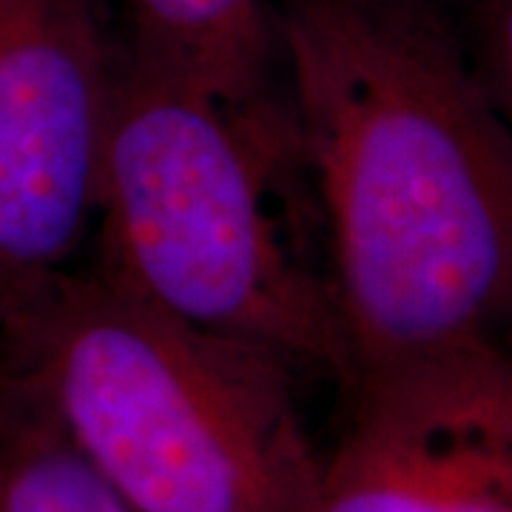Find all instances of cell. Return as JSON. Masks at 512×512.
<instances>
[{
	"label": "cell",
	"mask_w": 512,
	"mask_h": 512,
	"mask_svg": "<svg viewBox=\"0 0 512 512\" xmlns=\"http://www.w3.org/2000/svg\"><path fill=\"white\" fill-rule=\"evenodd\" d=\"M305 180L288 100L228 97L123 46L94 265L191 328L345 382Z\"/></svg>",
	"instance_id": "7a4b0ae2"
},
{
	"label": "cell",
	"mask_w": 512,
	"mask_h": 512,
	"mask_svg": "<svg viewBox=\"0 0 512 512\" xmlns=\"http://www.w3.org/2000/svg\"><path fill=\"white\" fill-rule=\"evenodd\" d=\"M311 512H512V350L356 379Z\"/></svg>",
	"instance_id": "5b68a950"
},
{
	"label": "cell",
	"mask_w": 512,
	"mask_h": 512,
	"mask_svg": "<svg viewBox=\"0 0 512 512\" xmlns=\"http://www.w3.org/2000/svg\"><path fill=\"white\" fill-rule=\"evenodd\" d=\"M345 387L512 350V131L436 0H279Z\"/></svg>",
	"instance_id": "6da1fadb"
},
{
	"label": "cell",
	"mask_w": 512,
	"mask_h": 512,
	"mask_svg": "<svg viewBox=\"0 0 512 512\" xmlns=\"http://www.w3.org/2000/svg\"><path fill=\"white\" fill-rule=\"evenodd\" d=\"M484 89L512 131V0H476L467 43Z\"/></svg>",
	"instance_id": "ba28073f"
},
{
	"label": "cell",
	"mask_w": 512,
	"mask_h": 512,
	"mask_svg": "<svg viewBox=\"0 0 512 512\" xmlns=\"http://www.w3.org/2000/svg\"><path fill=\"white\" fill-rule=\"evenodd\" d=\"M0 396L143 512H311L288 362L157 311L97 265L0 311Z\"/></svg>",
	"instance_id": "3957f363"
},
{
	"label": "cell",
	"mask_w": 512,
	"mask_h": 512,
	"mask_svg": "<svg viewBox=\"0 0 512 512\" xmlns=\"http://www.w3.org/2000/svg\"><path fill=\"white\" fill-rule=\"evenodd\" d=\"M0 512H143L49 424L0 396Z\"/></svg>",
	"instance_id": "52a82bcc"
},
{
	"label": "cell",
	"mask_w": 512,
	"mask_h": 512,
	"mask_svg": "<svg viewBox=\"0 0 512 512\" xmlns=\"http://www.w3.org/2000/svg\"><path fill=\"white\" fill-rule=\"evenodd\" d=\"M120 66L103 0H0V311L94 234Z\"/></svg>",
	"instance_id": "277c9868"
},
{
	"label": "cell",
	"mask_w": 512,
	"mask_h": 512,
	"mask_svg": "<svg viewBox=\"0 0 512 512\" xmlns=\"http://www.w3.org/2000/svg\"><path fill=\"white\" fill-rule=\"evenodd\" d=\"M117 6L131 55L228 97L274 94V0H117Z\"/></svg>",
	"instance_id": "8992f818"
}]
</instances>
